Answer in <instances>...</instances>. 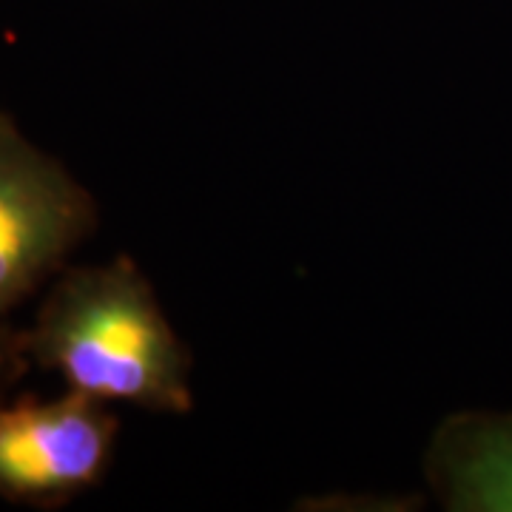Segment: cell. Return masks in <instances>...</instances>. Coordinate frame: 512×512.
<instances>
[{"instance_id": "cell-1", "label": "cell", "mask_w": 512, "mask_h": 512, "mask_svg": "<svg viewBox=\"0 0 512 512\" xmlns=\"http://www.w3.org/2000/svg\"><path fill=\"white\" fill-rule=\"evenodd\" d=\"M29 362L83 396L154 413L191 410V356L165 319L146 274L126 259L72 268L23 330Z\"/></svg>"}, {"instance_id": "cell-2", "label": "cell", "mask_w": 512, "mask_h": 512, "mask_svg": "<svg viewBox=\"0 0 512 512\" xmlns=\"http://www.w3.org/2000/svg\"><path fill=\"white\" fill-rule=\"evenodd\" d=\"M94 225L92 194L0 111V325Z\"/></svg>"}, {"instance_id": "cell-3", "label": "cell", "mask_w": 512, "mask_h": 512, "mask_svg": "<svg viewBox=\"0 0 512 512\" xmlns=\"http://www.w3.org/2000/svg\"><path fill=\"white\" fill-rule=\"evenodd\" d=\"M114 439L109 404L77 390L0 404V498L35 507L72 501L103 478Z\"/></svg>"}, {"instance_id": "cell-4", "label": "cell", "mask_w": 512, "mask_h": 512, "mask_svg": "<svg viewBox=\"0 0 512 512\" xmlns=\"http://www.w3.org/2000/svg\"><path fill=\"white\" fill-rule=\"evenodd\" d=\"M424 476L444 510L512 512V413L447 416L424 453Z\"/></svg>"}, {"instance_id": "cell-5", "label": "cell", "mask_w": 512, "mask_h": 512, "mask_svg": "<svg viewBox=\"0 0 512 512\" xmlns=\"http://www.w3.org/2000/svg\"><path fill=\"white\" fill-rule=\"evenodd\" d=\"M29 367L26 339L20 330H12L6 322L0 325V396L18 382Z\"/></svg>"}]
</instances>
